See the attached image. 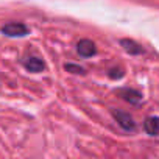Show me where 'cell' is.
I'll return each instance as SVG.
<instances>
[{
	"mask_svg": "<svg viewBox=\"0 0 159 159\" xmlns=\"http://www.w3.org/2000/svg\"><path fill=\"white\" fill-rule=\"evenodd\" d=\"M0 31L8 38H22V36H27L30 33L28 27L22 22H8L0 28Z\"/></svg>",
	"mask_w": 159,
	"mask_h": 159,
	"instance_id": "obj_1",
	"label": "cell"
},
{
	"mask_svg": "<svg viewBox=\"0 0 159 159\" xmlns=\"http://www.w3.org/2000/svg\"><path fill=\"white\" fill-rule=\"evenodd\" d=\"M76 52L80 56L83 58H91L97 53V47L94 44V41L91 39H81L78 44H76Z\"/></svg>",
	"mask_w": 159,
	"mask_h": 159,
	"instance_id": "obj_4",
	"label": "cell"
},
{
	"mask_svg": "<svg viewBox=\"0 0 159 159\" xmlns=\"http://www.w3.org/2000/svg\"><path fill=\"white\" fill-rule=\"evenodd\" d=\"M111 114L116 119V122L119 123V126L123 128L125 131H134L136 129V122L131 117V114H128L122 109H111Z\"/></svg>",
	"mask_w": 159,
	"mask_h": 159,
	"instance_id": "obj_2",
	"label": "cell"
},
{
	"mask_svg": "<svg viewBox=\"0 0 159 159\" xmlns=\"http://www.w3.org/2000/svg\"><path fill=\"white\" fill-rule=\"evenodd\" d=\"M120 45L129 55H142L143 53V48L140 47V44H137L133 39H120Z\"/></svg>",
	"mask_w": 159,
	"mask_h": 159,
	"instance_id": "obj_6",
	"label": "cell"
},
{
	"mask_svg": "<svg viewBox=\"0 0 159 159\" xmlns=\"http://www.w3.org/2000/svg\"><path fill=\"white\" fill-rule=\"evenodd\" d=\"M123 73H125V72H123L122 67H112V69H109V72H108L109 78H112V80H119V78H122Z\"/></svg>",
	"mask_w": 159,
	"mask_h": 159,
	"instance_id": "obj_9",
	"label": "cell"
},
{
	"mask_svg": "<svg viewBox=\"0 0 159 159\" xmlns=\"http://www.w3.org/2000/svg\"><path fill=\"white\" fill-rule=\"evenodd\" d=\"M22 64H24V67H25L28 72H31V73H39V72H42V70L45 69V62H44L39 56H33V55L25 56V58L22 59Z\"/></svg>",
	"mask_w": 159,
	"mask_h": 159,
	"instance_id": "obj_3",
	"label": "cell"
},
{
	"mask_svg": "<svg viewBox=\"0 0 159 159\" xmlns=\"http://www.w3.org/2000/svg\"><path fill=\"white\" fill-rule=\"evenodd\" d=\"M143 131L148 136H159V117H147L143 122Z\"/></svg>",
	"mask_w": 159,
	"mask_h": 159,
	"instance_id": "obj_5",
	"label": "cell"
},
{
	"mask_svg": "<svg viewBox=\"0 0 159 159\" xmlns=\"http://www.w3.org/2000/svg\"><path fill=\"white\" fill-rule=\"evenodd\" d=\"M66 70L70 73H76V75H84L86 70L81 66H76V64H66Z\"/></svg>",
	"mask_w": 159,
	"mask_h": 159,
	"instance_id": "obj_8",
	"label": "cell"
},
{
	"mask_svg": "<svg viewBox=\"0 0 159 159\" xmlns=\"http://www.w3.org/2000/svg\"><path fill=\"white\" fill-rule=\"evenodd\" d=\"M120 97L125 102L131 103V105H139L142 102V94L134 91V89H123V91H120Z\"/></svg>",
	"mask_w": 159,
	"mask_h": 159,
	"instance_id": "obj_7",
	"label": "cell"
}]
</instances>
